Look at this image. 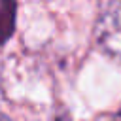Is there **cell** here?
<instances>
[{
    "label": "cell",
    "instance_id": "obj_1",
    "mask_svg": "<svg viewBox=\"0 0 121 121\" xmlns=\"http://www.w3.org/2000/svg\"><path fill=\"white\" fill-rule=\"evenodd\" d=\"M96 42L110 57L121 60V2L106 8L96 23Z\"/></svg>",
    "mask_w": 121,
    "mask_h": 121
},
{
    "label": "cell",
    "instance_id": "obj_2",
    "mask_svg": "<svg viewBox=\"0 0 121 121\" xmlns=\"http://www.w3.org/2000/svg\"><path fill=\"white\" fill-rule=\"evenodd\" d=\"M15 26V0H0V43L6 42Z\"/></svg>",
    "mask_w": 121,
    "mask_h": 121
},
{
    "label": "cell",
    "instance_id": "obj_3",
    "mask_svg": "<svg viewBox=\"0 0 121 121\" xmlns=\"http://www.w3.org/2000/svg\"><path fill=\"white\" fill-rule=\"evenodd\" d=\"M112 121H121V112H119V113H117V115H115V117H113Z\"/></svg>",
    "mask_w": 121,
    "mask_h": 121
},
{
    "label": "cell",
    "instance_id": "obj_4",
    "mask_svg": "<svg viewBox=\"0 0 121 121\" xmlns=\"http://www.w3.org/2000/svg\"><path fill=\"white\" fill-rule=\"evenodd\" d=\"M0 121H9V119H8V117H6L4 113H0Z\"/></svg>",
    "mask_w": 121,
    "mask_h": 121
}]
</instances>
